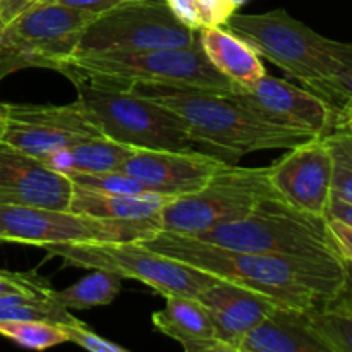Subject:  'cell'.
Masks as SVG:
<instances>
[{
    "label": "cell",
    "mask_w": 352,
    "mask_h": 352,
    "mask_svg": "<svg viewBox=\"0 0 352 352\" xmlns=\"http://www.w3.org/2000/svg\"><path fill=\"white\" fill-rule=\"evenodd\" d=\"M138 244L196 267L222 280L253 289L284 308L316 311L342 292L344 256L306 258L234 251L196 237L158 230Z\"/></svg>",
    "instance_id": "6da1fadb"
},
{
    "label": "cell",
    "mask_w": 352,
    "mask_h": 352,
    "mask_svg": "<svg viewBox=\"0 0 352 352\" xmlns=\"http://www.w3.org/2000/svg\"><path fill=\"white\" fill-rule=\"evenodd\" d=\"M127 89L177 113L192 143L230 165L253 151L291 150L313 140L309 134L265 122L234 95L162 85H133Z\"/></svg>",
    "instance_id": "7a4b0ae2"
},
{
    "label": "cell",
    "mask_w": 352,
    "mask_h": 352,
    "mask_svg": "<svg viewBox=\"0 0 352 352\" xmlns=\"http://www.w3.org/2000/svg\"><path fill=\"white\" fill-rule=\"evenodd\" d=\"M57 72L69 81L85 79L112 88L162 85L234 95L236 85L220 74L206 58L199 40L192 47L157 48L143 52H93L74 54Z\"/></svg>",
    "instance_id": "3957f363"
},
{
    "label": "cell",
    "mask_w": 352,
    "mask_h": 352,
    "mask_svg": "<svg viewBox=\"0 0 352 352\" xmlns=\"http://www.w3.org/2000/svg\"><path fill=\"white\" fill-rule=\"evenodd\" d=\"M196 237L234 251L284 256H342L323 217L291 208L280 199H267L241 220L222 223Z\"/></svg>",
    "instance_id": "277c9868"
},
{
    "label": "cell",
    "mask_w": 352,
    "mask_h": 352,
    "mask_svg": "<svg viewBox=\"0 0 352 352\" xmlns=\"http://www.w3.org/2000/svg\"><path fill=\"white\" fill-rule=\"evenodd\" d=\"M226 28L309 91L340 71L339 41L322 36L284 9L232 14Z\"/></svg>",
    "instance_id": "5b68a950"
},
{
    "label": "cell",
    "mask_w": 352,
    "mask_h": 352,
    "mask_svg": "<svg viewBox=\"0 0 352 352\" xmlns=\"http://www.w3.org/2000/svg\"><path fill=\"white\" fill-rule=\"evenodd\" d=\"M71 82L105 138L138 150H195L182 119L167 107L133 89L95 85L85 79Z\"/></svg>",
    "instance_id": "8992f818"
},
{
    "label": "cell",
    "mask_w": 352,
    "mask_h": 352,
    "mask_svg": "<svg viewBox=\"0 0 352 352\" xmlns=\"http://www.w3.org/2000/svg\"><path fill=\"white\" fill-rule=\"evenodd\" d=\"M268 174L270 167L226 164L201 189L172 198L160 210V230L198 236L222 223L244 219L267 199H280Z\"/></svg>",
    "instance_id": "52a82bcc"
},
{
    "label": "cell",
    "mask_w": 352,
    "mask_h": 352,
    "mask_svg": "<svg viewBox=\"0 0 352 352\" xmlns=\"http://www.w3.org/2000/svg\"><path fill=\"white\" fill-rule=\"evenodd\" d=\"M96 14L55 2L30 7L0 28V82L31 67L54 69L78 50L82 31Z\"/></svg>",
    "instance_id": "ba28073f"
},
{
    "label": "cell",
    "mask_w": 352,
    "mask_h": 352,
    "mask_svg": "<svg viewBox=\"0 0 352 352\" xmlns=\"http://www.w3.org/2000/svg\"><path fill=\"white\" fill-rule=\"evenodd\" d=\"M50 256L69 267L107 270L120 278H134L150 285L162 296L196 298L219 278L196 267L158 254L138 243H72L45 246Z\"/></svg>",
    "instance_id": "9c48e42d"
},
{
    "label": "cell",
    "mask_w": 352,
    "mask_h": 352,
    "mask_svg": "<svg viewBox=\"0 0 352 352\" xmlns=\"http://www.w3.org/2000/svg\"><path fill=\"white\" fill-rule=\"evenodd\" d=\"M160 230V213L148 219L98 220L64 210L0 203V243L50 246L72 243H138Z\"/></svg>",
    "instance_id": "30bf717a"
},
{
    "label": "cell",
    "mask_w": 352,
    "mask_h": 352,
    "mask_svg": "<svg viewBox=\"0 0 352 352\" xmlns=\"http://www.w3.org/2000/svg\"><path fill=\"white\" fill-rule=\"evenodd\" d=\"M198 31L181 23L165 0H141L100 14L81 34L76 54L192 47Z\"/></svg>",
    "instance_id": "8fae6325"
},
{
    "label": "cell",
    "mask_w": 352,
    "mask_h": 352,
    "mask_svg": "<svg viewBox=\"0 0 352 352\" xmlns=\"http://www.w3.org/2000/svg\"><path fill=\"white\" fill-rule=\"evenodd\" d=\"M3 143L43 162L55 151L103 136L81 100L67 105L6 103Z\"/></svg>",
    "instance_id": "7c38bea8"
},
{
    "label": "cell",
    "mask_w": 352,
    "mask_h": 352,
    "mask_svg": "<svg viewBox=\"0 0 352 352\" xmlns=\"http://www.w3.org/2000/svg\"><path fill=\"white\" fill-rule=\"evenodd\" d=\"M237 100L261 120L285 129L323 138L336 126V112L329 102L285 79L265 74L253 86L234 93Z\"/></svg>",
    "instance_id": "4fadbf2b"
},
{
    "label": "cell",
    "mask_w": 352,
    "mask_h": 352,
    "mask_svg": "<svg viewBox=\"0 0 352 352\" xmlns=\"http://www.w3.org/2000/svg\"><path fill=\"white\" fill-rule=\"evenodd\" d=\"M332 155L323 138L291 148L270 167V184L280 201L308 215L327 219L332 203Z\"/></svg>",
    "instance_id": "5bb4252c"
},
{
    "label": "cell",
    "mask_w": 352,
    "mask_h": 352,
    "mask_svg": "<svg viewBox=\"0 0 352 352\" xmlns=\"http://www.w3.org/2000/svg\"><path fill=\"white\" fill-rule=\"evenodd\" d=\"M223 165L205 151L136 150L120 172L140 181L148 192L177 198L201 189Z\"/></svg>",
    "instance_id": "9a60e30c"
},
{
    "label": "cell",
    "mask_w": 352,
    "mask_h": 352,
    "mask_svg": "<svg viewBox=\"0 0 352 352\" xmlns=\"http://www.w3.org/2000/svg\"><path fill=\"white\" fill-rule=\"evenodd\" d=\"M72 189L74 184L65 174L9 144H0V203L69 212Z\"/></svg>",
    "instance_id": "2e32d148"
},
{
    "label": "cell",
    "mask_w": 352,
    "mask_h": 352,
    "mask_svg": "<svg viewBox=\"0 0 352 352\" xmlns=\"http://www.w3.org/2000/svg\"><path fill=\"white\" fill-rule=\"evenodd\" d=\"M196 299L206 308L217 329V337L229 352H237L241 339L272 311L280 308L268 296L222 278L203 289Z\"/></svg>",
    "instance_id": "e0dca14e"
},
{
    "label": "cell",
    "mask_w": 352,
    "mask_h": 352,
    "mask_svg": "<svg viewBox=\"0 0 352 352\" xmlns=\"http://www.w3.org/2000/svg\"><path fill=\"white\" fill-rule=\"evenodd\" d=\"M164 298V309L151 316L158 332L177 340L186 352H229L217 337L215 325L198 299L179 294Z\"/></svg>",
    "instance_id": "ac0fdd59"
},
{
    "label": "cell",
    "mask_w": 352,
    "mask_h": 352,
    "mask_svg": "<svg viewBox=\"0 0 352 352\" xmlns=\"http://www.w3.org/2000/svg\"><path fill=\"white\" fill-rule=\"evenodd\" d=\"M308 315L280 306L241 339L237 352H329L309 329Z\"/></svg>",
    "instance_id": "d6986e66"
},
{
    "label": "cell",
    "mask_w": 352,
    "mask_h": 352,
    "mask_svg": "<svg viewBox=\"0 0 352 352\" xmlns=\"http://www.w3.org/2000/svg\"><path fill=\"white\" fill-rule=\"evenodd\" d=\"M198 40L213 67L229 78L239 89L250 88L267 74L261 57L254 48L229 28H199Z\"/></svg>",
    "instance_id": "ffe728a7"
},
{
    "label": "cell",
    "mask_w": 352,
    "mask_h": 352,
    "mask_svg": "<svg viewBox=\"0 0 352 352\" xmlns=\"http://www.w3.org/2000/svg\"><path fill=\"white\" fill-rule=\"evenodd\" d=\"M170 199L168 196L155 195V192L110 195V192H98L74 184L69 212L98 220L129 222V220H141L158 215Z\"/></svg>",
    "instance_id": "44dd1931"
},
{
    "label": "cell",
    "mask_w": 352,
    "mask_h": 352,
    "mask_svg": "<svg viewBox=\"0 0 352 352\" xmlns=\"http://www.w3.org/2000/svg\"><path fill=\"white\" fill-rule=\"evenodd\" d=\"M136 150L138 148L127 146L110 138L98 136L62 148L43 162L50 168L65 175L98 174V172L120 170V167Z\"/></svg>",
    "instance_id": "7402d4cb"
},
{
    "label": "cell",
    "mask_w": 352,
    "mask_h": 352,
    "mask_svg": "<svg viewBox=\"0 0 352 352\" xmlns=\"http://www.w3.org/2000/svg\"><path fill=\"white\" fill-rule=\"evenodd\" d=\"M122 278L107 270H95L64 291L52 292V299L65 309H89L116 301Z\"/></svg>",
    "instance_id": "603a6c76"
},
{
    "label": "cell",
    "mask_w": 352,
    "mask_h": 352,
    "mask_svg": "<svg viewBox=\"0 0 352 352\" xmlns=\"http://www.w3.org/2000/svg\"><path fill=\"white\" fill-rule=\"evenodd\" d=\"M308 323L329 352H352V302L340 294L325 308L309 311Z\"/></svg>",
    "instance_id": "cb8c5ba5"
},
{
    "label": "cell",
    "mask_w": 352,
    "mask_h": 352,
    "mask_svg": "<svg viewBox=\"0 0 352 352\" xmlns=\"http://www.w3.org/2000/svg\"><path fill=\"white\" fill-rule=\"evenodd\" d=\"M0 336L34 351H45L67 342L64 325L48 320H6L0 322Z\"/></svg>",
    "instance_id": "d4e9b609"
},
{
    "label": "cell",
    "mask_w": 352,
    "mask_h": 352,
    "mask_svg": "<svg viewBox=\"0 0 352 352\" xmlns=\"http://www.w3.org/2000/svg\"><path fill=\"white\" fill-rule=\"evenodd\" d=\"M323 141L332 155V199L352 205V133L336 127Z\"/></svg>",
    "instance_id": "484cf974"
},
{
    "label": "cell",
    "mask_w": 352,
    "mask_h": 352,
    "mask_svg": "<svg viewBox=\"0 0 352 352\" xmlns=\"http://www.w3.org/2000/svg\"><path fill=\"white\" fill-rule=\"evenodd\" d=\"M6 320H48L62 325L76 323L78 318L72 316L65 308L58 306L54 299H33L26 296H12L0 299V322Z\"/></svg>",
    "instance_id": "4316f807"
},
{
    "label": "cell",
    "mask_w": 352,
    "mask_h": 352,
    "mask_svg": "<svg viewBox=\"0 0 352 352\" xmlns=\"http://www.w3.org/2000/svg\"><path fill=\"white\" fill-rule=\"evenodd\" d=\"M72 184L110 195H146V188L131 175L120 170L98 172V174H69Z\"/></svg>",
    "instance_id": "83f0119b"
},
{
    "label": "cell",
    "mask_w": 352,
    "mask_h": 352,
    "mask_svg": "<svg viewBox=\"0 0 352 352\" xmlns=\"http://www.w3.org/2000/svg\"><path fill=\"white\" fill-rule=\"evenodd\" d=\"M50 282L36 272H9L0 270V299L12 296H26L33 299H52Z\"/></svg>",
    "instance_id": "f1b7e54d"
},
{
    "label": "cell",
    "mask_w": 352,
    "mask_h": 352,
    "mask_svg": "<svg viewBox=\"0 0 352 352\" xmlns=\"http://www.w3.org/2000/svg\"><path fill=\"white\" fill-rule=\"evenodd\" d=\"M65 332H67V342L76 344V346L82 347L86 351L91 352H127L126 347L113 344L110 340L103 339L98 333L89 330L86 323L78 322L71 323V325H64Z\"/></svg>",
    "instance_id": "f546056e"
},
{
    "label": "cell",
    "mask_w": 352,
    "mask_h": 352,
    "mask_svg": "<svg viewBox=\"0 0 352 352\" xmlns=\"http://www.w3.org/2000/svg\"><path fill=\"white\" fill-rule=\"evenodd\" d=\"M313 93L322 96L333 109H339L344 103L352 102V71L339 72L333 78L325 79L313 89Z\"/></svg>",
    "instance_id": "4dcf8cb0"
},
{
    "label": "cell",
    "mask_w": 352,
    "mask_h": 352,
    "mask_svg": "<svg viewBox=\"0 0 352 352\" xmlns=\"http://www.w3.org/2000/svg\"><path fill=\"white\" fill-rule=\"evenodd\" d=\"M246 2L248 0H196L201 28L226 26L227 19Z\"/></svg>",
    "instance_id": "1f68e13d"
},
{
    "label": "cell",
    "mask_w": 352,
    "mask_h": 352,
    "mask_svg": "<svg viewBox=\"0 0 352 352\" xmlns=\"http://www.w3.org/2000/svg\"><path fill=\"white\" fill-rule=\"evenodd\" d=\"M47 2L62 3V6L72 7V9L85 10V12H91L100 16L109 10L117 9V7L127 6L133 2H141V0H47Z\"/></svg>",
    "instance_id": "d6a6232c"
},
{
    "label": "cell",
    "mask_w": 352,
    "mask_h": 352,
    "mask_svg": "<svg viewBox=\"0 0 352 352\" xmlns=\"http://www.w3.org/2000/svg\"><path fill=\"white\" fill-rule=\"evenodd\" d=\"M167 6L170 7L172 12L181 19V23H184L186 26L191 28V30L198 31L201 28V21H199V12H198V3L196 0H165Z\"/></svg>",
    "instance_id": "836d02e7"
},
{
    "label": "cell",
    "mask_w": 352,
    "mask_h": 352,
    "mask_svg": "<svg viewBox=\"0 0 352 352\" xmlns=\"http://www.w3.org/2000/svg\"><path fill=\"white\" fill-rule=\"evenodd\" d=\"M327 222H329L330 234H332L337 250L346 260L352 261V227L333 219H327Z\"/></svg>",
    "instance_id": "e575fe53"
},
{
    "label": "cell",
    "mask_w": 352,
    "mask_h": 352,
    "mask_svg": "<svg viewBox=\"0 0 352 352\" xmlns=\"http://www.w3.org/2000/svg\"><path fill=\"white\" fill-rule=\"evenodd\" d=\"M41 2H47V0H3L0 3V17H2L3 23H9L10 19L19 16L21 12Z\"/></svg>",
    "instance_id": "d590c367"
},
{
    "label": "cell",
    "mask_w": 352,
    "mask_h": 352,
    "mask_svg": "<svg viewBox=\"0 0 352 352\" xmlns=\"http://www.w3.org/2000/svg\"><path fill=\"white\" fill-rule=\"evenodd\" d=\"M327 219L339 220V222H342V223H346V226L352 227V205H347V203L332 199V203H330L329 213H327Z\"/></svg>",
    "instance_id": "8d00e7d4"
},
{
    "label": "cell",
    "mask_w": 352,
    "mask_h": 352,
    "mask_svg": "<svg viewBox=\"0 0 352 352\" xmlns=\"http://www.w3.org/2000/svg\"><path fill=\"white\" fill-rule=\"evenodd\" d=\"M346 129L352 133V102L344 103L336 112V126L333 129Z\"/></svg>",
    "instance_id": "74e56055"
},
{
    "label": "cell",
    "mask_w": 352,
    "mask_h": 352,
    "mask_svg": "<svg viewBox=\"0 0 352 352\" xmlns=\"http://www.w3.org/2000/svg\"><path fill=\"white\" fill-rule=\"evenodd\" d=\"M344 267H346V280H344V289L340 296L352 302V261L344 258Z\"/></svg>",
    "instance_id": "f35d334b"
},
{
    "label": "cell",
    "mask_w": 352,
    "mask_h": 352,
    "mask_svg": "<svg viewBox=\"0 0 352 352\" xmlns=\"http://www.w3.org/2000/svg\"><path fill=\"white\" fill-rule=\"evenodd\" d=\"M6 131H7V109H6V103H0V144L3 143Z\"/></svg>",
    "instance_id": "ab89813d"
},
{
    "label": "cell",
    "mask_w": 352,
    "mask_h": 352,
    "mask_svg": "<svg viewBox=\"0 0 352 352\" xmlns=\"http://www.w3.org/2000/svg\"><path fill=\"white\" fill-rule=\"evenodd\" d=\"M3 24H6V23H3V21H2V17H0V28H2Z\"/></svg>",
    "instance_id": "60d3db41"
},
{
    "label": "cell",
    "mask_w": 352,
    "mask_h": 352,
    "mask_svg": "<svg viewBox=\"0 0 352 352\" xmlns=\"http://www.w3.org/2000/svg\"><path fill=\"white\" fill-rule=\"evenodd\" d=\"M3 2V0H0V3H2Z\"/></svg>",
    "instance_id": "b9f144b4"
}]
</instances>
